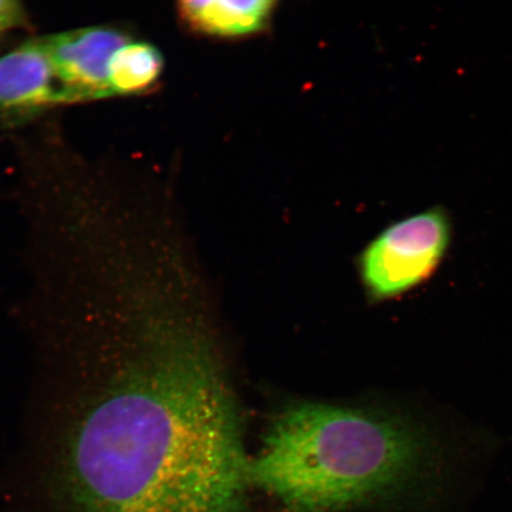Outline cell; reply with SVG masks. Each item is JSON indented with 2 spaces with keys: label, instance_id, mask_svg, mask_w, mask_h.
<instances>
[{
  "label": "cell",
  "instance_id": "1",
  "mask_svg": "<svg viewBox=\"0 0 512 512\" xmlns=\"http://www.w3.org/2000/svg\"><path fill=\"white\" fill-rule=\"evenodd\" d=\"M31 446L64 512H246L238 411L197 339L136 310L80 326L38 383Z\"/></svg>",
  "mask_w": 512,
  "mask_h": 512
},
{
  "label": "cell",
  "instance_id": "2",
  "mask_svg": "<svg viewBox=\"0 0 512 512\" xmlns=\"http://www.w3.org/2000/svg\"><path fill=\"white\" fill-rule=\"evenodd\" d=\"M441 447L406 416L300 403L249 463V479L288 512H339L409 494L438 472Z\"/></svg>",
  "mask_w": 512,
  "mask_h": 512
},
{
  "label": "cell",
  "instance_id": "3",
  "mask_svg": "<svg viewBox=\"0 0 512 512\" xmlns=\"http://www.w3.org/2000/svg\"><path fill=\"white\" fill-rule=\"evenodd\" d=\"M451 241V217L443 207L390 224L361 255V275L369 296L380 302L425 283L443 262Z\"/></svg>",
  "mask_w": 512,
  "mask_h": 512
},
{
  "label": "cell",
  "instance_id": "4",
  "mask_svg": "<svg viewBox=\"0 0 512 512\" xmlns=\"http://www.w3.org/2000/svg\"><path fill=\"white\" fill-rule=\"evenodd\" d=\"M68 105L113 98L112 69L118 51L131 40L114 25H94L41 36Z\"/></svg>",
  "mask_w": 512,
  "mask_h": 512
},
{
  "label": "cell",
  "instance_id": "5",
  "mask_svg": "<svg viewBox=\"0 0 512 512\" xmlns=\"http://www.w3.org/2000/svg\"><path fill=\"white\" fill-rule=\"evenodd\" d=\"M59 106L66 95L40 37L0 56V125L19 130Z\"/></svg>",
  "mask_w": 512,
  "mask_h": 512
},
{
  "label": "cell",
  "instance_id": "6",
  "mask_svg": "<svg viewBox=\"0 0 512 512\" xmlns=\"http://www.w3.org/2000/svg\"><path fill=\"white\" fill-rule=\"evenodd\" d=\"M274 5L270 0H191L179 4V12L192 29L213 36L238 37L264 28Z\"/></svg>",
  "mask_w": 512,
  "mask_h": 512
},
{
  "label": "cell",
  "instance_id": "7",
  "mask_svg": "<svg viewBox=\"0 0 512 512\" xmlns=\"http://www.w3.org/2000/svg\"><path fill=\"white\" fill-rule=\"evenodd\" d=\"M163 67L158 48L131 38L115 57L111 78L113 98L143 94L155 85Z\"/></svg>",
  "mask_w": 512,
  "mask_h": 512
}]
</instances>
